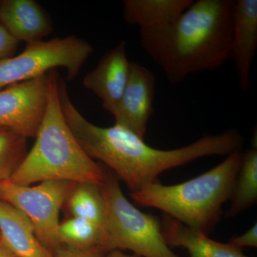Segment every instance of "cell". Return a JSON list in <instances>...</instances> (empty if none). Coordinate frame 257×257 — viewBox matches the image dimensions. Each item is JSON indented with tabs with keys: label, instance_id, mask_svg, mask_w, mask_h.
I'll return each instance as SVG.
<instances>
[{
	"label": "cell",
	"instance_id": "cell-18",
	"mask_svg": "<svg viewBox=\"0 0 257 257\" xmlns=\"http://www.w3.org/2000/svg\"><path fill=\"white\" fill-rule=\"evenodd\" d=\"M58 239L61 245L69 247L103 248L105 241V230L87 219L69 216L68 219L60 223Z\"/></svg>",
	"mask_w": 257,
	"mask_h": 257
},
{
	"label": "cell",
	"instance_id": "cell-5",
	"mask_svg": "<svg viewBox=\"0 0 257 257\" xmlns=\"http://www.w3.org/2000/svg\"><path fill=\"white\" fill-rule=\"evenodd\" d=\"M101 191L106 207L103 248L106 253L128 250L140 257H183L170 249L158 218L139 210L126 199L111 170H107Z\"/></svg>",
	"mask_w": 257,
	"mask_h": 257
},
{
	"label": "cell",
	"instance_id": "cell-1",
	"mask_svg": "<svg viewBox=\"0 0 257 257\" xmlns=\"http://www.w3.org/2000/svg\"><path fill=\"white\" fill-rule=\"evenodd\" d=\"M69 127L86 154L100 161L126 184L130 192L140 191L158 180L165 171L207 156H228L241 151L244 138L235 130L208 135L175 150H162L121 127H101L92 124L77 109L69 96L61 99Z\"/></svg>",
	"mask_w": 257,
	"mask_h": 257
},
{
	"label": "cell",
	"instance_id": "cell-19",
	"mask_svg": "<svg viewBox=\"0 0 257 257\" xmlns=\"http://www.w3.org/2000/svg\"><path fill=\"white\" fill-rule=\"evenodd\" d=\"M27 140L10 128L0 127V184L10 180L23 163L28 152Z\"/></svg>",
	"mask_w": 257,
	"mask_h": 257
},
{
	"label": "cell",
	"instance_id": "cell-8",
	"mask_svg": "<svg viewBox=\"0 0 257 257\" xmlns=\"http://www.w3.org/2000/svg\"><path fill=\"white\" fill-rule=\"evenodd\" d=\"M48 73L0 89V127L35 138L46 111Z\"/></svg>",
	"mask_w": 257,
	"mask_h": 257
},
{
	"label": "cell",
	"instance_id": "cell-25",
	"mask_svg": "<svg viewBox=\"0 0 257 257\" xmlns=\"http://www.w3.org/2000/svg\"><path fill=\"white\" fill-rule=\"evenodd\" d=\"M0 239H1V236H0Z\"/></svg>",
	"mask_w": 257,
	"mask_h": 257
},
{
	"label": "cell",
	"instance_id": "cell-2",
	"mask_svg": "<svg viewBox=\"0 0 257 257\" xmlns=\"http://www.w3.org/2000/svg\"><path fill=\"white\" fill-rule=\"evenodd\" d=\"M234 0H197L171 23L141 29L140 45L178 84L191 74L220 68L231 57Z\"/></svg>",
	"mask_w": 257,
	"mask_h": 257
},
{
	"label": "cell",
	"instance_id": "cell-24",
	"mask_svg": "<svg viewBox=\"0 0 257 257\" xmlns=\"http://www.w3.org/2000/svg\"><path fill=\"white\" fill-rule=\"evenodd\" d=\"M105 257H140L135 254H127L119 250H114L110 252L106 253Z\"/></svg>",
	"mask_w": 257,
	"mask_h": 257
},
{
	"label": "cell",
	"instance_id": "cell-9",
	"mask_svg": "<svg viewBox=\"0 0 257 257\" xmlns=\"http://www.w3.org/2000/svg\"><path fill=\"white\" fill-rule=\"evenodd\" d=\"M156 79L150 69L131 62L127 84L113 112L115 125L145 140L154 111Z\"/></svg>",
	"mask_w": 257,
	"mask_h": 257
},
{
	"label": "cell",
	"instance_id": "cell-11",
	"mask_svg": "<svg viewBox=\"0 0 257 257\" xmlns=\"http://www.w3.org/2000/svg\"><path fill=\"white\" fill-rule=\"evenodd\" d=\"M257 50V0H237L233 23L231 57L241 90L249 89L251 70Z\"/></svg>",
	"mask_w": 257,
	"mask_h": 257
},
{
	"label": "cell",
	"instance_id": "cell-16",
	"mask_svg": "<svg viewBox=\"0 0 257 257\" xmlns=\"http://www.w3.org/2000/svg\"><path fill=\"white\" fill-rule=\"evenodd\" d=\"M229 200L231 204L225 215L228 218L234 217L256 204V134L253 135L251 148L243 152L241 166Z\"/></svg>",
	"mask_w": 257,
	"mask_h": 257
},
{
	"label": "cell",
	"instance_id": "cell-6",
	"mask_svg": "<svg viewBox=\"0 0 257 257\" xmlns=\"http://www.w3.org/2000/svg\"><path fill=\"white\" fill-rule=\"evenodd\" d=\"M93 51L89 42L73 35L28 44L22 53L0 60V89L36 78L57 67L65 69L67 79L72 80Z\"/></svg>",
	"mask_w": 257,
	"mask_h": 257
},
{
	"label": "cell",
	"instance_id": "cell-4",
	"mask_svg": "<svg viewBox=\"0 0 257 257\" xmlns=\"http://www.w3.org/2000/svg\"><path fill=\"white\" fill-rule=\"evenodd\" d=\"M243 152L236 151L214 168L195 178L175 185L160 181L130 193L139 206L155 208L188 226L209 235L222 215L231 197Z\"/></svg>",
	"mask_w": 257,
	"mask_h": 257
},
{
	"label": "cell",
	"instance_id": "cell-12",
	"mask_svg": "<svg viewBox=\"0 0 257 257\" xmlns=\"http://www.w3.org/2000/svg\"><path fill=\"white\" fill-rule=\"evenodd\" d=\"M0 25L20 43L42 41L53 30L52 20L35 0L0 1Z\"/></svg>",
	"mask_w": 257,
	"mask_h": 257
},
{
	"label": "cell",
	"instance_id": "cell-21",
	"mask_svg": "<svg viewBox=\"0 0 257 257\" xmlns=\"http://www.w3.org/2000/svg\"><path fill=\"white\" fill-rule=\"evenodd\" d=\"M19 42L0 25V60L14 56Z\"/></svg>",
	"mask_w": 257,
	"mask_h": 257
},
{
	"label": "cell",
	"instance_id": "cell-7",
	"mask_svg": "<svg viewBox=\"0 0 257 257\" xmlns=\"http://www.w3.org/2000/svg\"><path fill=\"white\" fill-rule=\"evenodd\" d=\"M74 182L47 181L38 185L0 184V199L18 208L31 221L40 243L52 254L62 245L58 239L60 212Z\"/></svg>",
	"mask_w": 257,
	"mask_h": 257
},
{
	"label": "cell",
	"instance_id": "cell-3",
	"mask_svg": "<svg viewBox=\"0 0 257 257\" xmlns=\"http://www.w3.org/2000/svg\"><path fill=\"white\" fill-rule=\"evenodd\" d=\"M48 76L47 109L35 144L10 181L19 185L67 181L102 187L107 170L88 156L76 140L62 112L61 77L56 69L49 72Z\"/></svg>",
	"mask_w": 257,
	"mask_h": 257
},
{
	"label": "cell",
	"instance_id": "cell-23",
	"mask_svg": "<svg viewBox=\"0 0 257 257\" xmlns=\"http://www.w3.org/2000/svg\"><path fill=\"white\" fill-rule=\"evenodd\" d=\"M0 257H16L5 244L2 238L0 239Z\"/></svg>",
	"mask_w": 257,
	"mask_h": 257
},
{
	"label": "cell",
	"instance_id": "cell-13",
	"mask_svg": "<svg viewBox=\"0 0 257 257\" xmlns=\"http://www.w3.org/2000/svg\"><path fill=\"white\" fill-rule=\"evenodd\" d=\"M0 236L16 257H55L37 239L31 221L26 215L2 199Z\"/></svg>",
	"mask_w": 257,
	"mask_h": 257
},
{
	"label": "cell",
	"instance_id": "cell-17",
	"mask_svg": "<svg viewBox=\"0 0 257 257\" xmlns=\"http://www.w3.org/2000/svg\"><path fill=\"white\" fill-rule=\"evenodd\" d=\"M63 207L69 216L87 219L105 230V202L100 186L88 182L75 183Z\"/></svg>",
	"mask_w": 257,
	"mask_h": 257
},
{
	"label": "cell",
	"instance_id": "cell-14",
	"mask_svg": "<svg viewBox=\"0 0 257 257\" xmlns=\"http://www.w3.org/2000/svg\"><path fill=\"white\" fill-rule=\"evenodd\" d=\"M169 246L185 248L189 257H249L229 243H221L164 214L161 222Z\"/></svg>",
	"mask_w": 257,
	"mask_h": 257
},
{
	"label": "cell",
	"instance_id": "cell-20",
	"mask_svg": "<svg viewBox=\"0 0 257 257\" xmlns=\"http://www.w3.org/2000/svg\"><path fill=\"white\" fill-rule=\"evenodd\" d=\"M105 251L101 247L77 248L62 245L54 253L55 257H105Z\"/></svg>",
	"mask_w": 257,
	"mask_h": 257
},
{
	"label": "cell",
	"instance_id": "cell-22",
	"mask_svg": "<svg viewBox=\"0 0 257 257\" xmlns=\"http://www.w3.org/2000/svg\"><path fill=\"white\" fill-rule=\"evenodd\" d=\"M230 244L234 247L242 250L244 247H256L257 246V225L256 223L246 231L244 234L231 238Z\"/></svg>",
	"mask_w": 257,
	"mask_h": 257
},
{
	"label": "cell",
	"instance_id": "cell-15",
	"mask_svg": "<svg viewBox=\"0 0 257 257\" xmlns=\"http://www.w3.org/2000/svg\"><path fill=\"white\" fill-rule=\"evenodd\" d=\"M193 3V0H125L123 15L126 23L141 30L174 21Z\"/></svg>",
	"mask_w": 257,
	"mask_h": 257
},
{
	"label": "cell",
	"instance_id": "cell-10",
	"mask_svg": "<svg viewBox=\"0 0 257 257\" xmlns=\"http://www.w3.org/2000/svg\"><path fill=\"white\" fill-rule=\"evenodd\" d=\"M126 44L121 41L103 55L95 68L83 79L86 89L101 99L102 107L113 114L122 96L130 72L131 62L126 51Z\"/></svg>",
	"mask_w": 257,
	"mask_h": 257
}]
</instances>
